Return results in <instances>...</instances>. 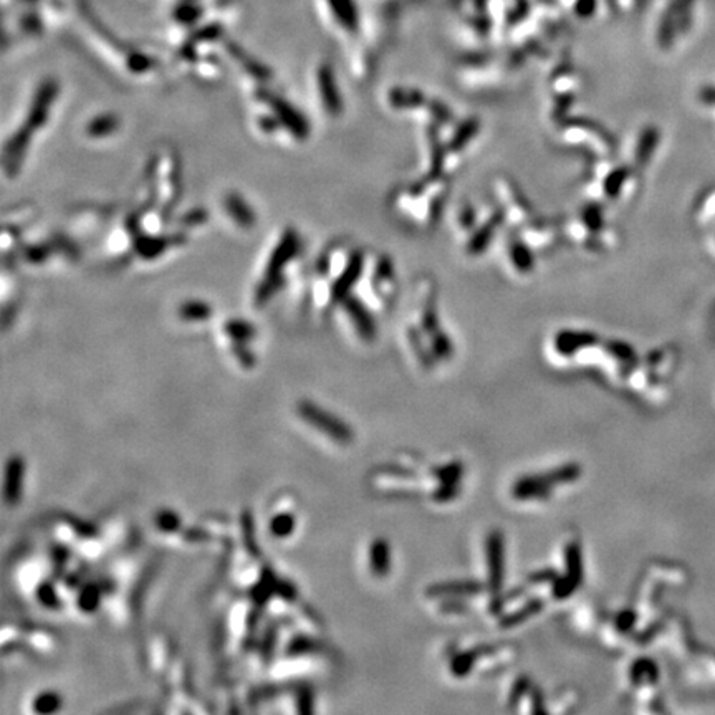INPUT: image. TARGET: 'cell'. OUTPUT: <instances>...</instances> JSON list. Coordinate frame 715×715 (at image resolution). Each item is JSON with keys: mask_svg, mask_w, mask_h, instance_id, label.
<instances>
[{"mask_svg": "<svg viewBox=\"0 0 715 715\" xmlns=\"http://www.w3.org/2000/svg\"><path fill=\"white\" fill-rule=\"evenodd\" d=\"M300 414H302L303 419L312 422L313 426L321 429L323 433L330 434L331 437L339 440V442H350L351 440V431L348 429L342 421H338L337 417H333L331 414H326L323 409L312 406V404L308 403H303L300 404Z\"/></svg>", "mask_w": 715, "mask_h": 715, "instance_id": "1", "label": "cell"}, {"mask_svg": "<svg viewBox=\"0 0 715 715\" xmlns=\"http://www.w3.org/2000/svg\"><path fill=\"white\" fill-rule=\"evenodd\" d=\"M487 555H488V577H490V588L497 591L502 585L504 579V540L499 531L488 535L487 540Z\"/></svg>", "mask_w": 715, "mask_h": 715, "instance_id": "2", "label": "cell"}, {"mask_svg": "<svg viewBox=\"0 0 715 715\" xmlns=\"http://www.w3.org/2000/svg\"><path fill=\"white\" fill-rule=\"evenodd\" d=\"M550 485H547L542 481L540 475H531V477L520 479L512 487V494L515 499L529 500V499H545L550 494Z\"/></svg>", "mask_w": 715, "mask_h": 715, "instance_id": "3", "label": "cell"}, {"mask_svg": "<svg viewBox=\"0 0 715 715\" xmlns=\"http://www.w3.org/2000/svg\"><path fill=\"white\" fill-rule=\"evenodd\" d=\"M6 497L8 502H17L22 492V475H24V465L20 459H10L7 464L6 472Z\"/></svg>", "mask_w": 715, "mask_h": 715, "instance_id": "4", "label": "cell"}, {"mask_svg": "<svg viewBox=\"0 0 715 715\" xmlns=\"http://www.w3.org/2000/svg\"><path fill=\"white\" fill-rule=\"evenodd\" d=\"M369 555H371L373 573L378 575V577H386L389 573L391 566V553L386 540H376L373 543Z\"/></svg>", "mask_w": 715, "mask_h": 715, "instance_id": "5", "label": "cell"}, {"mask_svg": "<svg viewBox=\"0 0 715 715\" xmlns=\"http://www.w3.org/2000/svg\"><path fill=\"white\" fill-rule=\"evenodd\" d=\"M566 566H568V579L578 588L583 577V566L581 555H579V547L575 542L566 547Z\"/></svg>", "mask_w": 715, "mask_h": 715, "instance_id": "6", "label": "cell"}, {"mask_svg": "<svg viewBox=\"0 0 715 715\" xmlns=\"http://www.w3.org/2000/svg\"><path fill=\"white\" fill-rule=\"evenodd\" d=\"M482 586L477 585V583H451V585H440V586H433L427 590L431 596H447V595H472V593L481 591Z\"/></svg>", "mask_w": 715, "mask_h": 715, "instance_id": "7", "label": "cell"}, {"mask_svg": "<svg viewBox=\"0 0 715 715\" xmlns=\"http://www.w3.org/2000/svg\"><path fill=\"white\" fill-rule=\"evenodd\" d=\"M115 128H116L115 118L103 116V118H98V120H95L93 123L90 124L88 133L91 134V136L98 138V136H104V134L111 133V131H115Z\"/></svg>", "mask_w": 715, "mask_h": 715, "instance_id": "8", "label": "cell"}, {"mask_svg": "<svg viewBox=\"0 0 715 715\" xmlns=\"http://www.w3.org/2000/svg\"><path fill=\"white\" fill-rule=\"evenodd\" d=\"M462 470L464 469H462V465L459 464V462H454V464L446 465V467H440L435 470V475H437L442 483H457L462 475Z\"/></svg>", "mask_w": 715, "mask_h": 715, "instance_id": "9", "label": "cell"}, {"mask_svg": "<svg viewBox=\"0 0 715 715\" xmlns=\"http://www.w3.org/2000/svg\"><path fill=\"white\" fill-rule=\"evenodd\" d=\"M294 531V518L290 515H278L272 522V533L275 536H285Z\"/></svg>", "mask_w": 715, "mask_h": 715, "instance_id": "10", "label": "cell"}, {"mask_svg": "<svg viewBox=\"0 0 715 715\" xmlns=\"http://www.w3.org/2000/svg\"><path fill=\"white\" fill-rule=\"evenodd\" d=\"M540 608H542V601H531V603L529 606H525L523 608V611L513 614V616H510L505 619V625H517L518 621H522V619L529 618L531 616V614H535L536 611H540Z\"/></svg>", "mask_w": 715, "mask_h": 715, "instance_id": "11", "label": "cell"}, {"mask_svg": "<svg viewBox=\"0 0 715 715\" xmlns=\"http://www.w3.org/2000/svg\"><path fill=\"white\" fill-rule=\"evenodd\" d=\"M60 705V699L55 694H45L40 696L37 704V710L40 712H51V710H56Z\"/></svg>", "mask_w": 715, "mask_h": 715, "instance_id": "12", "label": "cell"}]
</instances>
